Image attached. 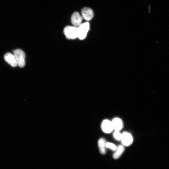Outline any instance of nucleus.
Returning a JSON list of instances; mask_svg holds the SVG:
<instances>
[{"label": "nucleus", "mask_w": 169, "mask_h": 169, "mask_svg": "<svg viewBox=\"0 0 169 169\" xmlns=\"http://www.w3.org/2000/svg\"><path fill=\"white\" fill-rule=\"evenodd\" d=\"M13 54L16 59L17 65L21 68L24 66L25 54L22 50L17 49L13 51Z\"/></svg>", "instance_id": "1"}, {"label": "nucleus", "mask_w": 169, "mask_h": 169, "mask_svg": "<svg viewBox=\"0 0 169 169\" xmlns=\"http://www.w3.org/2000/svg\"><path fill=\"white\" fill-rule=\"evenodd\" d=\"M90 29V24L88 22L81 23L78 28V38L83 40L86 37Z\"/></svg>", "instance_id": "2"}, {"label": "nucleus", "mask_w": 169, "mask_h": 169, "mask_svg": "<svg viewBox=\"0 0 169 169\" xmlns=\"http://www.w3.org/2000/svg\"><path fill=\"white\" fill-rule=\"evenodd\" d=\"M64 33L67 38L75 39L78 38V27L74 26H67L64 28Z\"/></svg>", "instance_id": "3"}, {"label": "nucleus", "mask_w": 169, "mask_h": 169, "mask_svg": "<svg viewBox=\"0 0 169 169\" xmlns=\"http://www.w3.org/2000/svg\"><path fill=\"white\" fill-rule=\"evenodd\" d=\"M121 140L123 145L128 146L131 145L132 143L133 138L130 133L126 132H124L122 134Z\"/></svg>", "instance_id": "4"}, {"label": "nucleus", "mask_w": 169, "mask_h": 169, "mask_svg": "<svg viewBox=\"0 0 169 169\" xmlns=\"http://www.w3.org/2000/svg\"><path fill=\"white\" fill-rule=\"evenodd\" d=\"M101 127L103 131L106 133L111 132L114 130L112 122L107 119L105 120L102 121Z\"/></svg>", "instance_id": "5"}, {"label": "nucleus", "mask_w": 169, "mask_h": 169, "mask_svg": "<svg viewBox=\"0 0 169 169\" xmlns=\"http://www.w3.org/2000/svg\"><path fill=\"white\" fill-rule=\"evenodd\" d=\"M81 12L83 18L86 20H90L93 17V12L90 8L84 7L82 9Z\"/></svg>", "instance_id": "6"}, {"label": "nucleus", "mask_w": 169, "mask_h": 169, "mask_svg": "<svg viewBox=\"0 0 169 169\" xmlns=\"http://www.w3.org/2000/svg\"><path fill=\"white\" fill-rule=\"evenodd\" d=\"M83 18L78 12H74L71 17L72 23L75 27L79 26L81 24Z\"/></svg>", "instance_id": "7"}, {"label": "nucleus", "mask_w": 169, "mask_h": 169, "mask_svg": "<svg viewBox=\"0 0 169 169\" xmlns=\"http://www.w3.org/2000/svg\"><path fill=\"white\" fill-rule=\"evenodd\" d=\"M4 59L7 63L13 67H15L18 65L14 54L11 53H7L4 56Z\"/></svg>", "instance_id": "8"}, {"label": "nucleus", "mask_w": 169, "mask_h": 169, "mask_svg": "<svg viewBox=\"0 0 169 169\" xmlns=\"http://www.w3.org/2000/svg\"><path fill=\"white\" fill-rule=\"evenodd\" d=\"M112 122L114 129L115 131H120L123 127V123L121 120L119 118H114Z\"/></svg>", "instance_id": "9"}, {"label": "nucleus", "mask_w": 169, "mask_h": 169, "mask_svg": "<svg viewBox=\"0 0 169 169\" xmlns=\"http://www.w3.org/2000/svg\"><path fill=\"white\" fill-rule=\"evenodd\" d=\"M105 140L103 138H101L98 141V146L100 153L104 155L106 153V143Z\"/></svg>", "instance_id": "10"}, {"label": "nucleus", "mask_w": 169, "mask_h": 169, "mask_svg": "<svg viewBox=\"0 0 169 169\" xmlns=\"http://www.w3.org/2000/svg\"><path fill=\"white\" fill-rule=\"evenodd\" d=\"M116 149V152L113 155V157L115 159H118L123 154L125 150L124 147L121 145H119Z\"/></svg>", "instance_id": "11"}, {"label": "nucleus", "mask_w": 169, "mask_h": 169, "mask_svg": "<svg viewBox=\"0 0 169 169\" xmlns=\"http://www.w3.org/2000/svg\"><path fill=\"white\" fill-rule=\"evenodd\" d=\"M119 131H115L113 133V136L118 141L121 140L122 134Z\"/></svg>", "instance_id": "12"}, {"label": "nucleus", "mask_w": 169, "mask_h": 169, "mask_svg": "<svg viewBox=\"0 0 169 169\" xmlns=\"http://www.w3.org/2000/svg\"><path fill=\"white\" fill-rule=\"evenodd\" d=\"M105 146L106 148H109L113 151L116 150L117 149L116 145L111 143L106 142Z\"/></svg>", "instance_id": "13"}]
</instances>
